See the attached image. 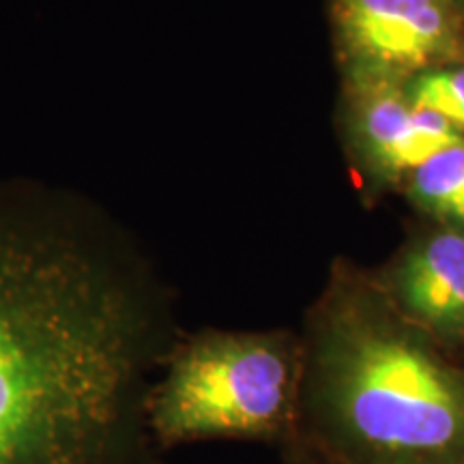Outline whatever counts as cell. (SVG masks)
<instances>
[{
  "label": "cell",
  "instance_id": "1",
  "mask_svg": "<svg viewBox=\"0 0 464 464\" xmlns=\"http://www.w3.org/2000/svg\"><path fill=\"white\" fill-rule=\"evenodd\" d=\"M153 310L67 239L0 224V464H158Z\"/></svg>",
  "mask_w": 464,
  "mask_h": 464
},
{
  "label": "cell",
  "instance_id": "2",
  "mask_svg": "<svg viewBox=\"0 0 464 464\" xmlns=\"http://www.w3.org/2000/svg\"><path fill=\"white\" fill-rule=\"evenodd\" d=\"M295 434L334 464H464V368L385 301L342 293L318 318Z\"/></svg>",
  "mask_w": 464,
  "mask_h": 464
},
{
  "label": "cell",
  "instance_id": "3",
  "mask_svg": "<svg viewBox=\"0 0 464 464\" xmlns=\"http://www.w3.org/2000/svg\"><path fill=\"white\" fill-rule=\"evenodd\" d=\"M301 379L297 348L282 335L200 334L150 387L149 430L161 451L208 439L284 445L297 432Z\"/></svg>",
  "mask_w": 464,
  "mask_h": 464
},
{
  "label": "cell",
  "instance_id": "4",
  "mask_svg": "<svg viewBox=\"0 0 464 464\" xmlns=\"http://www.w3.org/2000/svg\"><path fill=\"white\" fill-rule=\"evenodd\" d=\"M348 61L362 80H398L460 54L462 9L454 0H334Z\"/></svg>",
  "mask_w": 464,
  "mask_h": 464
},
{
  "label": "cell",
  "instance_id": "5",
  "mask_svg": "<svg viewBox=\"0 0 464 464\" xmlns=\"http://www.w3.org/2000/svg\"><path fill=\"white\" fill-rule=\"evenodd\" d=\"M398 310L428 335L464 340V235L421 243L396 276Z\"/></svg>",
  "mask_w": 464,
  "mask_h": 464
},
{
  "label": "cell",
  "instance_id": "6",
  "mask_svg": "<svg viewBox=\"0 0 464 464\" xmlns=\"http://www.w3.org/2000/svg\"><path fill=\"white\" fill-rule=\"evenodd\" d=\"M362 133L374 164L392 174L413 172L423 164L417 149L413 114L406 91L396 80H362Z\"/></svg>",
  "mask_w": 464,
  "mask_h": 464
},
{
  "label": "cell",
  "instance_id": "7",
  "mask_svg": "<svg viewBox=\"0 0 464 464\" xmlns=\"http://www.w3.org/2000/svg\"><path fill=\"white\" fill-rule=\"evenodd\" d=\"M411 174L417 205L464 228V144L432 155Z\"/></svg>",
  "mask_w": 464,
  "mask_h": 464
},
{
  "label": "cell",
  "instance_id": "8",
  "mask_svg": "<svg viewBox=\"0 0 464 464\" xmlns=\"http://www.w3.org/2000/svg\"><path fill=\"white\" fill-rule=\"evenodd\" d=\"M406 97L413 108L432 110L464 133V65L417 73Z\"/></svg>",
  "mask_w": 464,
  "mask_h": 464
},
{
  "label": "cell",
  "instance_id": "9",
  "mask_svg": "<svg viewBox=\"0 0 464 464\" xmlns=\"http://www.w3.org/2000/svg\"><path fill=\"white\" fill-rule=\"evenodd\" d=\"M282 450L284 464H334L323 454H318L310 443H305V440L297 437V434H293V437L282 445Z\"/></svg>",
  "mask_w": 464,
  "mask_h": 464
},
{
  "label": "cell",
  "instance_id": "10",
  "mask_svg": "<svg viewBox=\"0 0 464 464\" xmlns=\"http://www.w3.org/2000/svg\"><path fill=\"white\" fill-rule=\"evenodd\" d=\"M454 3L458 5V7H460V9L464 11V0H454Z\"/></svg>",
  "mask_w": 464,
  "mask_h": 464
}]
</instances>
